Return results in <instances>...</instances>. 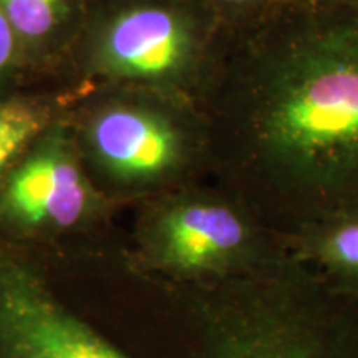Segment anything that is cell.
Wrapping results in <instances>:
<instances>
[{
    "instance_id": "8fae6325",
    "label": "cell",
    "mask_w": 358,
    "mask_h": 358,
    "mask_svg": "<svg viewBox=\"0 0 358 358\" xmlns=\"http://www.w3.org/2000/svg\"><path fill=\"white\" fill-rule=\"evenodd\" d=\"M216 3L226 7H234V8H245V7H254L259 3H264L266 0H214Z\"/></svg>"
},
{
    "instance_id": "7c38bea8",
    "label": "cell",
    "mask_w": 358,
    "mask_h": 358,
    "mask_svg": "<svg viewBox=\"0 0 358 358\" xmlns=\"http://www.w3.org/2000/svg\"><path fill=\"white\" fill-rule=\"evenodd\" d=\"M319 3H329V6H355L358 0H313Z\"/></svg>"
},
{
    "instance_id": "3957f363",
    "label": "cell",
    "mask_w": 358,
    "mask_h": 358,
    "mask_svg": "<svg viewBox=\"0 0 358 358\" xmlns=\"http://www.w3.org/2000/svg\"><path fill=\"white\" fill-rule=\"evenodd\" d=\"M83 140L115 182L150 189L182 176L208 146V133L185 101L138 90L98 105Z\"/></svg>"
},
{
    "instance_id": "30bf717a",
    "label": "cell",
    "mask_w": 358,
    "mask_h": 358,
    "mask_svg": "<svg viewBox=\"0 0 358 358\" xmlns=\"http://www.w3.org/2000/svg\"><path fill=\"white\" fill-rule=\"evenodd\" d=\"M20 45V40L13 32L12 25L0 10V82H3L12 73L13 65L17 64Z\"/></svg>"
},
{
    "instance_id": "277c9868",
    "label": "cell",
    "mask_w": 358,
    "mask_h": 358,
    "mask_svg": "<svg viewBox=\"0 0 358 358\" xmlns=\"http://www.w3.org/2000/svg\"><path fill=\"white\" fill-rule=\"evenodd\" d=\"M93 58L115 82L176 100L189 95L211 65L203 22L182 0H131L118 7L98 29Z\"/></svg>"
},
{
    "instance_id": "5b68a950",
    "label": "cell",
    "mask_w": 358,
    "mask_h": 358,
    "mask_svg": "<svg viewBox=\"0 0 358 358\" xmlns=\"http://www.w3.org/2000/svg\"><path fill=\"white\" fill-rule=\"evenodd\" d=\"M0 358H127L75 317L19 252L0 245Z\"/></svg>"
},
{
    "instance_id": "8992f818",
    "label": "cell",
    "mask_w": 358,
    "mask_h": 358,
    "mask_svg": "<svg viewBox=\"0 0 358 358\" xmlns=\"http://www.w3.org/2000/svg\"><path fill=\"white\" fill-rule=\"evenodd\" d=\"M92 206L87 178L62 133L40 134L0 185V217L22 229H69Z\"/></svg>"
},
{
    "instance_id": "9c48e42d",
    "label": "cell",
    "mask_w": 358,
    "mask_h": 358,
    "mask_svg": "<svg viewBox=\"0 0 358 358\" xmlns=\"http://www.w3.org/2000/svg\"><path fill=\"white\" fill-rule=\"evenodd\" d=\"M48 127V108L35 101L0 103V176Z\"/></svg>"
},
{
    "instance_id": "6da1fadb",
    "label": "cell",
    "mask_w": 358,
    "mask_h": 358,
    "mask_svg": "<svg viewBox=\"0 0 358 358\" xmlns=\"http://www.w3.org/2000/svg\"><path fill=\"white\" fill-rule=\"evenodd\" d=\"M214 77L208 145L227 191L282 241L358 204L355 6L289 2L250 19Z\"/></svg>"
},
{
    "instance_id": "7a4b0ae2",
    "label": "cell",
    "mask_w": 358,
    "mask_h": 358,
    "mask_svg": "<svg viewBox=\"0 0 358 358\" xmlns=\"http://www.w3.org/2000/svg\"><path fill=\"white\" fill-rule=\"evenodd\" d=\"M146 245L164 271L214 279L254 271L287 252L280 236L231 191L163 201L148 221Z\"/></svg>"
},
{
    "instance_id": "52a82bcc",
    "label": "cell",
    "mask_w": 358,
    "mask_h": 358,
    "mask_svg": "<svg viewBox=\"0 0 358 358\" xmlns=\"http://www.w3.org/2000/svg\"><path fill=\"white\" fill-rule=\"evenodd\" d=\"M284 244L327 285L358 299V204L307 224Z\"/></svg>"
},
{
    "instance_id": "ba28073f",
    "label": "cell",
    "mask_w": 358,
    "mask_h": 358,
    "mask_svg": "<svg viewBox=\"0 0 358 358\" xmlns=\"http://www.w3.org/2000/svg\"><path fill=\"white\" fill-rule=\"evenodd\" d=\"M0 10L22 45H40L64 27L71 0H0Z\"/></svg>"
}]
</instances>
